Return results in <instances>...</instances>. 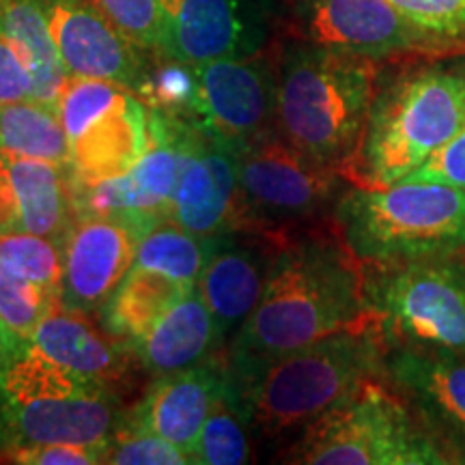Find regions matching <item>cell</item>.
<instances>
[{
    "instance_id": "6da1fadb",
    "label": "cell",
    "mask_w": 465,
    "mask_h": 465,
    "mask_svg": "<svg viewBox=\"0 0 465 465\" xmlns=\"http://www.w3.org/2000/svg\"><path fill=\"white\" fill-rule=\"evenodd\" d=\"M366 322L362 263L339 232L282 235L261 302L223 351L226 388L240 397L274 360Z\"/></svg>"
},
{
    "instance_id": "7a4b0ae2",
    "label": "cell",
    "mask_w": 465,
    "mask_h": 465,
    "mask_svg": "<svg viewBox=\"0 0 465 465\" xmlns=\"http://www.w3.org/2000/svg\"><path fill=\"white\" fill-rule=\"evenodd\" d=\"M463 121L465 54L381 65L362 141L342 177L360 188L403 182L455 136Z\"/></svg>"
},
{
    "instance_id": "3957f363",
    "label": "cell",
    "mask_w": 465,
    "mask_h": 465,
    "mask_svg": "<svg viewBox=\"0 0 465 465\" xmlns=\"http://www.w3.org/2000/svg\"><path fill=\"white\" fill-rule=\"evenodd\" d=\"M381 65L304 39L287 44L278 61L276 132L342 174L362 141Z\"/></svg>"
},
{
    "instance_id": "277c9868",
    "label": "cell",
    "mask_w": 465,
    "mask_h": 465,
    "mask_svg": "<svg viewBox=\"0 0 465 465\" xmlns=\"http://www.w3.org/2000/svg\"><path fill=\"white\" fill-rule=\"evenodd\" d=\"M386 351L371 317L274 360L240 397H231L254 435L281 438L315 422L369 377L383 375Z\"/></svg>"
},
{
    "instance_id": "5b68a950",
    "label": "cell",
    "mask_w": 465,
    "mask_h": 465,
    "mask_svg": "<svg viewBox=\"0 0 465 465\" xmlns=\"http://www.w3.org/2000/svg\"><path fill=\"white\" fill-rule=\"evenodd\" d=\"M330 216L332 229L362 265L440 257L465 248V190L446 183H349Z\"/></svg>"
},
{
    "instance_id": "8992f818",
    "label": "cell",
    "mask_w": 465,
    "mask_h": 465,
    "mask_svg": "<svg viewBox=\"0 0 465 465\" xmlns=\"http://www.w3.org/2000/svg\"><path fill=\"white\" fill-rule=\"evenodd\" d=\"M304 465H450L386 377H369L341 403L304 427L284 455Z\"/></svg>"
},
{
    "instance_id": "52a82bcc",
    "label": "cell",
    "mask_w": 465,
    "mask_h": 465,
    "mask_svg": "<svg viewBox=\"0 0 465 465\" xmlns=\"http://www.w3.org/2000/svg\"><path fill=\"white\" fill-rule=\"evenodd\" d=\"M364 302L386 347L465 356V257L362 265Z\"/></svg>"
},
{
    "instance_id": "ba28073f",
    "label": "cell",
    "mask_w": 465,
    "mask_h": 465,
    "mask_svg": "<svg viewBox=\"0 0 465 465\" xmlns=\"http://www.w3.org/2000/svg\"><path fill=\"white\" fill-rule=\"evenodd\" d=\"M78 185L130 171L151 144V113L136 93L97 78H72L56 102Z\"/></svg>"
},
{
    "instance_id": "9c48e42d",
    "label": "cell",
    "mask_w": 465,
    "mask_h": 465,
    "mask_svg": "<svg viewBox=\"0 0 465 465\" xmlns=\"http://www.w3.org/2000/svg\"><path fill=\"white\" fill-rule=\"evenodd\" d=\"M243 218L252 231L287 226L332 213L349 182L339 171L317 164L278 132L237 151Z\"/></svg>"
},
{
    "instance_id": "30bf717a",
    "label": "cell",
    "mask_w": 465,
    "mask_h": 465,
    "mask_svg": "<svg viewBox=\"0 0 465 465\" xmlns=\"http://www.w3.org/2000/svg\"><path fill=\"white\" fill-rule=\"evenodd\" d=\"M151 144L130 171L104 182L74 183L75 216H102L147 235L164 223L182 173L194 124L151 110Z\"/></svg>"
},
{
    "instance_id": "8fae6325",
    "label": "cell",
    "mask_w": 465,
    "mask_h": 465,
    "mask_svg": "<svg viewBox=\"0 0 465 465\" xmlns=\"http://www.w3.org/2000/svg\"><path fill=\"white\" fill-rule=\"evenodd\" d=\"M199 80L192 124L235 151L276 132L278 63L263 52L194 65Z\"/></svg>"
},
{
    "instance_id": "7c38bea8",
    "label": "cell",
    "mask_w": 465,
    "mask_h": 465,
    "mask_svg": "<svg viewBox=\"0 0 465 465\" xmlns=\"http://www.w3.org/2000/svg\"><path fill=\"white\" fill-rule=\"evenodd\" d=\"M295 26L304 42L377 63L452 56L418 33L391 0H295Z\"/></svg>"
},
{
    "instance_id": "4fadbf2b",
    "label": "cell",
    "mask_w": 465,
    "mask_h": 465,
    "mask_svg": "<svg viewBox=\"0 0 465 465\" xmlns=\"http://www.w3.org/2000/svg\"><path fill=\"white\" fill-rule=\"evenodd\" d=\"M281 0H166L160 54L188 65L261 54Z\"/></svg>"
},
{
    "instance_id": "5bb4252c",
    "label": "cell",
    "mask_w": 465,
    "mask_h": 465,
    "mask_svg": "<svg viewBox=\"0 0 465 465\" xmlns=\"http://www.w3.org/2000/svg\"><path fill=\"white\" fill-rule=\"evenodd\" d=\"M56 52L72 78L143 89L153 52L134 45L93 0H44Z\"/></svg>"
},
{
    "instance_id": "9a60e30c",
    "label": "cell",
    "mask_w": 465,
    "mask_h": 465,
    "mask_svg": "<svg viewBox=\"0 0 465 465\" xmlns=\"http://www.w3.org/2000/svg\"><path fill=\"white\" fill-rule=\"evenodd\" d=\"M125 411L116 391L33 399L0 394V457L39 444H108Z\"/></svg>"
},
{
    "instance_id": "2e32d148",
    "label": "cell",
    "mask_w": 465,
    "mask_h": 465,
    "mask_svg": "<svg viewBox=\"0 0 465 465\" xmlns=\"http://www.w3.org/2000/svg\"><path fill=\"white\" fill-rule=\"evenodd\" d=\"M383 377L410 403L452 463H465V356L388 347Z\"/></svg>"
},
{
    "instance_id": "e0dca14e",
    "label": "cell",
    "mask_w": 465,
    "mask_h": 465,
    "mask_svg": "<svg viewBox=\"0 0 465 465\" xmlns=\"http://www.w3.org/2000/svg\"><path fill=\"white\" fill-rule=\"evenodd\" d=\"M168 220L199 237L252 231L243 218L237 151L194 125Z\"/></svg>"
},
{
    "instance_id": "ac0fdd59",
    "label": "cell",
    "mask_w": 465,
    "mask_h": 465,
    "mask_svg": "<svg viewBox=\"0 0 465 465\" xmlns=\"http://www.w3.org/2000/svg\"><path fill=\"white\" fill-rule=\"evenodd\" d=\"M282 235L284 231H232L213 237L196 289L216 319L224 347L261 302Z\"/></svg>"
},
{
    "instance_id": "d6986e66",
    "label": "cell",
    "mask_w": 465,
    "mask_h": 465,
    "mask_svg": "<svg viewBox=\"0 0 465 465\" xmlns=\"http://www.w3.org/2000/svg\"><path fill=\"white\" fill-rule=\"evenodd\" d=\"M143 237L132 226L102 216H74L63 237L58 304L72 311H102L136 259Z\"/></svg>"
},
{
    "instance_id": "ffe728a7",
    "label": "cell",
    "mask_w": 465,
    "mask_h": 465,
    "mask_svg": "<svg viewBox=\"0 0 465 465\" xmlns=\"http://www.w3.org/2000/svg\"><path fill=\"white\" fill-rule=\"evenodd\" d=\"M226 386L223 353L192 366L153 377V383L132 410L125 411L121 427L151 431L179 449L190 452L194 463V450L199 444L205 420Z\"/></svg>"
},
{
    "instance_id": "44dd1931",
    "label": "cell",
    "mask_w": 465,
    "mask_h": 465,
    "mask_svg": "<svg viewBox=\"0 0 465 465\" xmlns=\"http://www.w3.org/2000/svg\"><path fill=\"white\" fill-rule=\"evenodd\" d=\"M31 347L80 380L110 388L130 371L134 349L93 322L89 312L56 304L35 330Z\"/></svg>"
},
{
    "instance_id": "7402d4cb",
    "label": "cell",
    "mask_w": 465,
    "mask_h": 465,
    "mask_svg": "<svg viewBox=\"0 0 465 465\" xmlns=\"http://www.w3.org/2000/svg\"><path fill=\"white\" fill-rule=\"evenodd\" d=\"M0 177L9 192L14 231L63 242L75 216L69 164L33 158H0Z\"/></svg>"
},
{
    "instance_id": "603a6c76",
    "label": "cell",
    "mask_w": 465,
    "mask_h": 465,
    "mask_svg": "<svg viewBox=\"0 0 465 465\" xmlns=\"http://www.w3.org/2000/svg\"><path fill=\"white\" fill-rule=\"evenodd\" d=\"M223 351L224 341L216 319L196 287L155 323L147 339L134 347L138 364L153 377L192 369Z\"/></svg>"
},
{
    "instance_id": "cb8c5ba5",
    "label": "cell",
    "mask_w": 465,
    "mask_h": 465,
    "mask_svg": "<svg viewBox=\"0 0 465 465\" xmlns=\"http://www.w3.org/2000/svg\"><path fill=\"white\" fill-rule=\"evenodd\" d=\"M192 289L194 287L160 272L132 265V270L102 306L100 323L114 339L134 349L147 339L155 323Z\"/></svg>"
},
{
    "instance_id": "d4e9b609",
    "label": "cell",
    "mask_w": 465,
    "mask_h": 465,
    "mask_svg": "<svg viewBox=\"0 0 465 465\" xmlns=\"http://www.w3.org/2000/svg\"><path fill=\"white\" fill-rule=\"evenodd\" d=\"M0 33L15 45L31 69L33 100L56 108L69 74L52 39L44 0H0Z\"/></svg>"
},
{
    "instance_id": "484cf974",
    "label": "cell",
    "mask_w": 465,
    "mask_h": 465,
    "mask_svg": "<svg viewBox=\"0 0 465 465\" xmlns=\"http://www.w3.org/2000/svg\"><path fill=\"white\" fill-rule=\"evenodd\" d=\"M0 158L69 164V141L54 106L25 100L0 106Z\"/></svg>"
},
{
    "instance_id": "4316f807",
    "label": "cell",
    "mask_w": 465,
    "mask_h": 465,
    "mask_svg": "<svg viewBox=\"0 0 465 465\" xmlns=\"http://www.w3.org/2000/svg\"><path fill=\"white\" fill-rule=\"evenodd\" d=\"M212 243L213 240L209 237H199L174 224L173 220H164L143 235L134 265L147 267L188 287H196L212 252Z\"/></svg>"
},
{
    "instance_id": "83f0119b",
    "label": "cell",
    "mask_w": 465,
    "mask_h": 465,
    "mask_svg": "<svg viewBox=\"0 0 465 465\" xmlns=\"http://www.w3.org/2000/svg\"><path fill=\"white\" fill-rule=\"evenodd\" d=\"M56 304V293L0 267V334L9 358L31 345L37 325Z\"/></svg>"
},
{
    "instance_id": "f1b7e54d",
    "label": "cell",
    "mask_w": 465,
    "mask_h": 465,
    "mask_svg": "<svg viewBox=\"0 0 465 465\" xmlns=\"http://www.w3.org/2000/svg\"><path fill=\"white\" fill-rule=\"evenodd\" d=\"M252 427L242 407L231 397L229 388L220 394L209 411L199 444L194 450V463L201 465H243L252 459Z\"/></svg>"
},
{
    "instance_id": "f546056e",
    "label": "cell",
    "mask_w": 465,
    "mask_h": 465,
    "mask_svg": "<svg viewBox=\"0 0 465 465\" xmlns=\"http://www.w3.org/2000/svg\"><path fill=\"white\" fill-rule=\"evenodd\" d=\"M0 267L58 295L63 278L61 242L26 231H3Z\"/></svg>"
},
{
    "instance_id": "4dcf8cb0",
    "label": "cell",
    "mask_w": 465,
    "mask_h": 465,
    "mask_svg": "<svg viewBox=\"0 0 465 465\" xmlns=\"http://www.w3.org/2000/svg\"><path fill=\"white\" fill-rule=\"evenodd\" d=\"M401 15L446 54H465V0H391Z\"/></svg>"
},
{
    "instance_id": "1f68e13d",
    "label": "cell",
    "mask_w": 465,
    "mask_h": 465,
    "mask_svg": "<svg viewBox=\"0 0 465 465\" xmlns=\"http://www.w3.org/2000/svg\"><path fill=\"white\" fill-rule=\"evenodd\" d=\"M127 39L160 54L166 28V0H93Z\"/></svg>"
},
{
    "instance_id": "d6a6232c",
    "label": "cell",
    "mask_w": 465,
    "mask_h": 465,
    "mask_svg": "<svg viewBox=\"0 0 465 465\" xmlns=\"http://www.w3.org/2000/svg\"><path fill=\"white\" fill-rule=\"evenodd\" d=\"M106 463L110 465H188L190 452L151 431L121 427L110 440Z\"/></svg>"
},
{
    "instance_id": "836d02e7",
    "label": "cell",
    "mask_w": 465,
    "mask_h": 465,
    "mask_svg": "<svg viewBox=\"0 0 465 465\" xmlns=\"http://www.w3.org/2000/svg\"><path fill=\"white\" fill-rule=\"evenodd\" d=\"M108 444H39L7 452V461L22 465H95L106 463Z\"/></svg>"
},
{
    "instance_id": "e575fe53",
    "label": "cell",
    "mask_w": 465,
    "mask_h": 465,
    "mask_svg": "<svg viewBox=\"0 0 465 465\" xmlns=\"http://www.w3.org/2000/svg\"><path fill=\"white\" fill-rule=\"evenodd\" d=\"M407 182H435L465 190V121L459 132L424 164L405 177Z\"/></svg>"
},
{
    "instance_id": "d590c367",
    "label": "cell",
    "mask_w": 465,
    "mask_h": 465,
    "mask_svg": "<svg viewBox=\"0 0 465 465\" xmlns=\"http://www.w3.org/2000/svg\"><path fill=\"white\" fill-rule=\"evenodd\" d=\"M33 74L15 45L0 33V106L33 100Z\"/></svg>"
},
{
    "instance_id": "8d00e7d4",
    "label": "cell",
    "mask_w": 465,
    "mask_h": 465,
    "mask_svg": "<svg viewBox=\"0 0 465 465\" xmlns=\"http://www.w3.org/2000/svg\"><path fill=\"white\" fill-rule=\"evenodd\" d=\"M3 231H14V213H11L7 185H5L3 177H0V232Z\"/></svg>"
},
{
    "instance_id": "74e56055",
    "label": "cell",
    "mask_w": 465,
    "mask_h": 465,
    "mask_svg": "<svg viewBox=\"0 0 465 465\" xmlns=\"http://www.w3.org/2000/svg\"><path fill=\"white\" fill-rule=\"evenodd\" d=\"M7 362H9V349H7V342L3 339V334H0V375H3Z\"/></svg>"
},
{
    "instance_id": "f35d334b",
    "label": "cell",
    "mask_w": 465,
    "mask_h": 465,
    "mask_svg": "<svg viewBox=\"0 0 465 465\" xmlns=\"http://www.w3.org/2000/svg\"><path fill=\"white\" fill-rule=\"evenodd\" d=\"M461 252H463V257H465V248H463V250H461Z\"/></svg>"
}]
</instances>
